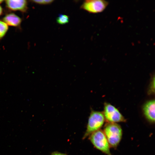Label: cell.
I'll list each match as a JSON object with an SVG mask.
<instances>
[{"instance_id": "obj_6", "label": "cell", "mask_w": 155, "mask_h": 155, "mask_svg": "<svg viewBox=\"0 0 155 155\" xmlns=\"http://www.w3.org/2000/svg\"><path fill=\"white\" fill-rule=\"evenodd\" d=\"M144 114L146 119L152 123L155 122V100H152L147 102L143 107Z\"/></svg>"}, {"instance_id": "obj_2", "label": "cell", "mask_w": 155, "mask_h": 155, "mask_svg": "<svg viewBox=\"0 0 155 155\" xmlns=\"http://www.w3.org/2000/svg\"><path fill=\"white\" fill-rule=\"evenodd\" d=\"M105 120L103 113L92 110L89 117L86 130L83 138H85L93 132L100 129Z\"/></svg>"}, {"instance_id": "obj_1", "label": "cell", "mask_w": 155, "mask_h": 155, "mask_svg": "<svg viewBox=\"0 0 155 155\" xmlns=\"http://www.w3.org/2000/svg\"><path fill=\"white\" fill-rule=\"evenodd\" d=\"M103 131L110 147L117 148L122 137L123 131L121 126L117 123L107 122Z\"/></svg>"}, {"instance_id": "obj_4", "label": "cell", "mask_w": 155, "mask_h": 155, "mask_svg": "<svg viewBox=\"0 0 155 155\" xmlns=\"http://www.w3.org/2000/svg\"><path fill=\"white\" fill-rule=\"evenodd\" d=\"M104 108L103 113L108 123H117L126 121V119L119 111L112 104L105 102Z\"/></svg>"}, {"instance_id": "obj_11", "label": "cell", "mask_w": 155, "mask_h": 155, "mask_svg": "<svg viewBox=\"0 0 155 155\" xmlns=\"http://www.w3.org/2000/svg\"><path fill=\"white\" fill-rule=\"evenodd\" d=\"M33 2L37 4L45 5L50 4L53 1V0H33Z\"/></svg>"}, {"instance_id": "obj_10", "label": "cell", "mask_w": 155, "mask_h": 155, "mask_svg": "<svg viewBox=\"0 0 155 155\" xmlns=\"http://www.w3.org/2000/svg\"><path fill=\"white\" fill-rule=\"evenodd\" d=\"M8 29L7 25L3 21L0 20V39L5 36Z\"/></svg>"}, {"instance_id": "obj_9", "label": "cell", "mask_w": 155, "mask_h": 155, "mask_svg": "<svg viewBox=\"0 0 155 155\" xmlns=\"http://www.w3.org/2000/svg\"><path fill=\"white\" fill-rule=\"evenodd\" d=\"M69 16L65 14H60L56 19V22L60 24H65L69 22Z\"/></svg>"}, {"instance_id": "obj_15", "label": "cell", "mask_w": 155, "mask_h": 155, "mask_svg": "<svg viewBox=\"0 0 155 155\" xmlns=\"http://www.w3.org/2000/svg\"><path fill=\"white\" fill-rule=\"evenodd\" d=\"M3 1V0H0V3H2Z\"/></svg>"}, {"instance_id": "obj_7", "label": "cell", "mask_w": 155, "mask_h": 155, "mask_svg": "<svg viewBox=\"0 0 155 155\" xmlns=\"http://www.w3.org/2000/svg\"><path fill=\"white\" fill-rule=\"evenodd\" d=\"M5 3L8 8L13 11H25L27 8V2L25 0H8Z\"/></svg>"}, {"instance_id": "obj_13", "label": "cell", "mask_w": 155, "mask_h": 155, "mask_svg": "<svg viewBox=\"0 0 155 155\" xmlns=\"http://www.w3.org/2000/svg\"><path fill=\"white\" fill-rule=\"evenodd\" d=\"M51 155H67L65 154H64L59 153V152H54Z\"/></svg>"}, {"instance_id": "obj_3", "label": "cell", "mask_w": 155, "mask_h": 155, "mask_svg": "<svg viewBox=\"0 0 155 155\" xmlns=\"http://www.w3.org/2000/svg\"><path fill=\"white\" fill-rule=\"evenodd\" d=\"M89 136L90 141L96 149L107 155H111L110 146L103 130L99 129Z\"/></svg>"}, {"instance_id": "obj_14", "label": "cell", "mask_w": 155, "mask_h": 155, "mask_svg": "<svg viewBox=\"0 0 155 155\" xmlns=\"http://www.w3.org/2000/svg\"><path fill=\"white\" fill-rule=\"evenodd\" d=\"M3 12V9L2 7L0 5V16L2 14Z\"/></svg>"}, {"instance_id": "obj_12", "label": "cell", "mask_w": 155, "mask_h": 155, "mask_svg": "<svg viewBox=\"0 0 155 155\" xmlns=\"http://www.w3.org/2000/svg\"><path fill=\"white\" fill-rule=\"evenodd\" d=\"M155 78L154 77L152 78L148 91L149 94H152L154 93L155 89Z\"/></svg>"}, {"instance_id": "obj_5", "label": "cell", "mask_w": 155, "mask_h": 155, "mask_svg": "<svg viewBox=\"0 0 155 155\" xmlns=\"http://www.w3.org/2000/svg\"><path fill=\"white\" fill-rule=\"evenodd\" d=\"M108 1L103 0H86L84 1L80 8L92 13H101L108 6Z\"/></svg>"}, {"instance_id": "obj_8", "label": "cell", "mask_w": 155, "mask_h": 155, "mask_svg": "<svg viewBox=\"0 0 155 155\" xmlns=\"http://www.w3.org/2000/svg\"><path fill=\"white\" fill-rule=\"evenodd\" d=\"M3 21L7 25L17 27L20 25L22 20L15 14L11 13L6 15L3 18Z\"/></svg>"}]
</instances>
